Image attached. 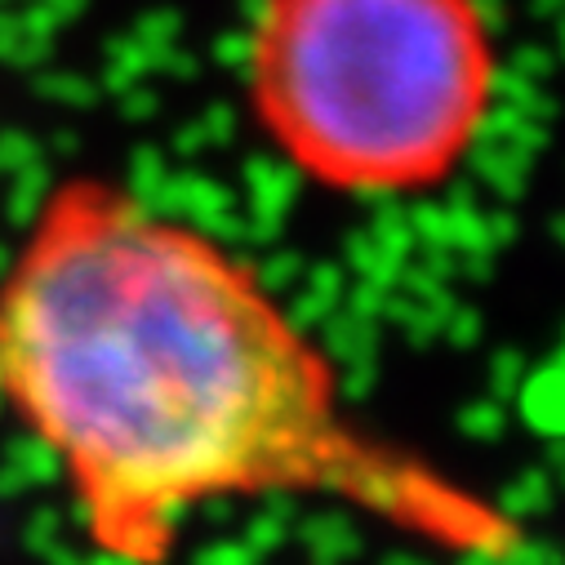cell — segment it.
<instances>
[{
    "mask_svg": "<svg viewBox=\"0 0 565 565\" xmlns=\"http://www.w3.org/2000/svg\"><path fill=\"white\" fill-rule=\"evenodd\" d=\"M245 98L267 143L343 196L446 183L499 98L481 0H258Z\"/></svg>",
    "mask_w": 565,
    "mask_h": 565,
    "instance_id": "obj_2",
    "label": "cell"
},
{
    "mask_svg": "<svg viewBox=\"0 0 565 565\" xmlns=\"http://www.w3.org/2000/svg\"><path fill=\"white\" fill-rule=\"evenodd\" d=\"M0 392L125 565H161L210 503L267 494L450 552L516 543L499 508L356 428L339 370L245 258L107 179L54 188L0 276Z\"/></svg>",
    "mask_w": 565,
    "mask_h": 565,
    "instance_id": "obj_1",
    "label": "cell"
}]
</instances>
